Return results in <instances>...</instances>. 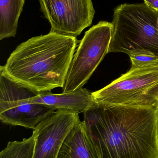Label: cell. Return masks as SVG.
<instances>
[{
    "label": "cell",
    "instance_id": "obj_1",
    "mask_svg": "<svg viewBox=\"0 0 158 158\" xmlns=\"http://www.w3.org/2000/svg\"><path fill=\"white\" fill-rule=\"evenodd\" d=\"M83 116L99 158H158V108L96 103Z\"/></svg>",
    "mask_w": 158,
    "mask_h": 158
},
{
    "label": "cell",
    "instance_id": "obj_2",
    "mask_svg": "<svg viewBox=\"0 0 158 158\" xmlns=\"http://www.w3.org/2000/svg\"><path fill=\"white\" fill-rule=\"evenodd\" d=\"M78 42L76 37L52 31L32 37L19 45L0 68L37 92L62 88Z\"/></svg>",
    "mask_w": 158,
    "mask_h": 158
},
{
    "label": "cell",
    "instance_id": "obj_3",
    "mask_svg": "<svg viewBox=\"0 0 158 158\" xmlns=\"http://www.w3.org/2000/svg\"><path fill=\"white\" fill-rule=\"evenodd\" d=\"M109 53L152 54L158 56V11L143 3H124L114 9Z\"/></svg>",
    "mask_w": 158,
    "mask_h": 158
},
{
    "label": "cell",
    "instance_id": "obj_4",
    "mask_svg": "<svg viewBox=\"0 0 158 158\" xmlns=\"http://www.w3.org/2000/svg\"><path fill=\"white\" fill-rule=\"evenodd\" d=\"M92 95L97 104L158 108V65L131 67L127 73Z\"/></svg>",
    "mask_w": 158,
    "mask_h": 158
},
{
    "label": "cell",
    "instance_id": "obj_5",
    "mask_svg": "<svg viewBox=\"0 0 158 158\" xmlns=\"http://www.w3.org/2000/svg\"><path fill=\"white\" fill-rule=\"evenodd\" d=\"M40 93L11 79L0 68L1 122L34 130L57 110L43 104L31 103Z\"/></svg>",
    "mask_w": 158,
    "mask_h": 158
},
{
    "label": "cell",
    "instance_id": "obj_6",
    "mask_svg": "<svg viewBox=\"0 0 158 158\" xmlns=\"http://www.w3.org/2000/svg\"><path fill=\"white\" fill-rule=\"evenodd\" d=\"M112 36V23L107 21H100L86 31L70 65L63 93L83 88L109 53Z\"/></svg>",
    "mask_w": 158,
    "mask_h": 158
},
{
    "label": "cell",
    "instance_id": "obj_7",
    "mask_svg": "<svg viewBox=\"0 0 158 158\" xmlns=\"http://www.w3.org/2000/svg\"><path fill=\"white\" fill-rule=\"evenodd\" d=\"M51 31L76 37L92 25L95 14L92 0H39Z\"/></svg>",
    "mask_w": 158,
    "mask_h": 158
},
{
    "label": "cell",
    "instance_id": "obj_8",
    "mask_svg": "<svg viewBox=\"0 0 158 158\" xmlns=\"http://www.w3.org/2000/svg\"><path fill=\"white\" fill-rule=\"evenodd\" d=\"M79 113L57 110L37 125L33 158H57L64 140L80 121Z\"/></svg>",
    "mask_w": 158,
    "mask_h": 158
},
{
    "label": "cell",
    "instance_id": "obj_9",
    "mask_svg": "<svg viewBox=\"0 0 158 158\" xmlns=\"http://www.w3.org/2000/svg\"><path fill=\"white\" fill-rule=\"evenodd\" d=\"M31 103L79 114L83 113L96 104L92 93L83 87L74 92L59 94H53L50 91L40 92L32 99Z\"/></svg>",
    "mask_w": 158,
    "mask_h": 158
},
{
    "label": "cell",
    "instance_id": "obj_10",
    "mask_svg": "<svg viewBox=\"0 0 158 158\" xmlns=\"http://www.w3.org/2000/svg\"><path fill=\"white\" fill-rule=\"evenodd\" d=\"M57 158H99L83 122L80 121L70 132Z\"/></svg>",
    "mask_w": 158,
    "mask_h": 158
},
{
    "label": "cell",
    "instance_id": "obj_11",
    "mask_svg": "<svg viewBox=\"0 0 158 158\" xmlns=\"http://www.w3.org/2000/svg\"><path fill=\"white\" fill-rule=\"evenodd\" d=\"M25 0H0V40L14 37Z\"/></svg>",
    "mask_w": 158,
    "mask_h": 158
},
{
    "label": "cell",
    "instance_id": "obj_12",
    "mask_svg": "<svg viewBox=\"0 0 158 158\" xmlns=\"http://www.w3.org/2000/svg\"><path fill=\"white\" fill-rule=\"evenodd\" d=\"M36 135L21 141L9 142L6 147L0 153V158H33Z\"/></svg>",
    "mask_w": 158,
    "mask_h": 158
},
{
    "label": "cell",
    "instance_id": "obj_13",
    "mask_svg": "<svg viewBox=\"0 0 158 158\" xmlns=\"http://www.w3.org/2000/svg\"><path fill=\"white\" fill-rule=\"evenodd\" d=\"M132 67H144L158 65V56L147 53H134L129 55Z\"/></svg>",
    "mask_w": 158,
    "mask_h": 158
},
{
    "label": "cell",
    "instance_id": "obj_14",
    "mask_svg": "<svg viewBox=\"0 0 158 158\" xmlns=\"http://www.w3.org/2000/svg\"><path fill=\"white\" fill-rule=\"evenodd\" d=\"M144 3L150 8L158 11V0H143Z\"/></svg>",
    "mask_w": 158,
    "mask_h": 158
}]
</instances>
